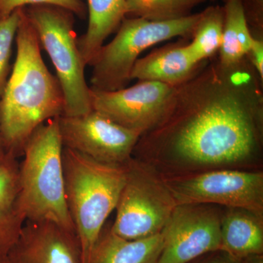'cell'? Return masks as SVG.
Instances as JSON below:
<instances>
[{
	"label": "cell",
	"mask_w": 263,
	"mask_h": 263,
	"mask_svg": "<svg viewBox=\"0 0 263 263\" xmlns=\"http://www.w3.org/2000/svg\"><path fill=\"white\" fill-rule=\"evenodd\" d=\"M263 80L247 57L224 65L218 58L175 88L164 117L136 148L185 163H238L262 140Z\"/></svg>",
	"instance_id": "obj_1"
},
{
	"label": "cell",
	"mask_w": 263,
	"mask_h": 263,
	"mask_svg": "<svg viewBox=\"0 0 263 263\" xmlns=\"http://www.w3.org/2000/svg\"><path fill=\"white\" fill-rule=\"evenodd\" d=\"M16 57L0 97L3 150L18 158L40 126L65 114V97L57 76L43 61L35 29L21 8L15 34Z\"/></svg>",
	"instance_id": "obj_2"
},
{
	"label": "cell",
	"mask_w": 263,
	"mask_h": 263,
	"mask_svg": "<svg viewBox=\"0 0 263 263\" xmlns=\"http://www.w3.org/2000/svg\"><path fill=\"white\" fill-rule=\"evenodd\" d=\"M62 160L66 202L82 262L88 263L105 221L117 208L126 165L103 163L64 147Z\"/></svg>",
	"instance_id": "obj_3"
},
{
	"label": "cell",
	"mask_w": 263,
	"mask_h": 263,
	"mask_svg": "<svg viewBox=\"0 0 263 263\" xmlns=\"http://www.w3.org/2000/svg\"><path fill=\"white\" fill-rule=\"evenodd\" d=\"M63 145L58 117L29 138L19 164V206L26 221H48L76 233L65 190Z\"/></svg>",
	"instance_id": "obj_4"
},
{
	"label": "cell",
	"mask_w": 263,
	"mask_h": 263,
	"mask_svg": "<svg viewBox=\"0 0 263 263\" xmlns=\"http://www.w3.org/2000/svg\"><path fill=\"white\" fill-rule=\"evenodd\" d=\"M200 13L166 22L124 17L115 37L99 49L89 66L92 67V89L113 91L127 87L131 72L142 52L172 38L191 39Z\"/></svg>",
	"instance_id": "obj_5"
},
{
	"label": "cell",
	"mask_w": 263,
	"mask_h": 263,
	"mask_svg": "<svg viewBox=\"0 0 263 263\" xmlns=\"http://www.w3.org/2000/svg\"><path fill=\"white\" fill-rule=\"evenodd\" d=\"M24 9L37 33L41 49L48 53L56 70L65 97L64 115L89 113L92 110L91 89L86 83V66L78 46L75 15L57 5H30Z\"/></svg>",
	"instance_id": "obj_6"
},
{
	"label": "cell",
	"mask_w": 263,
	"mask_h": 263,
	"mask_svg": "<svg viewBox=\"0 0 263 263\" xmlns=\"http://www.w3.org/2000/svg\"><path fill=\"white\" fill-rule=\"evenodd\" d=\"M126 165V181L119 197L112 233L129 240L159 234L175 207L165 183L130 159Z\"/></svg>",
	"instance_id": "obj_7"
},
{
	"label": "cell",
	"mask_w": 263,
	"mask_h": 263,
	"mask_svg": "<svg viewBox=\"0 0 263 263\" xmlns=\"http://www.w3.org/2000/svg\"><path fill=\"white\" fill-rule=\"evenodd\" d=\"M164 183L176 205L219 204L262 216V173L224 170Z\"/></svg>",
	"instance_id": "obj_8"
},
{
	"label": "cell",
	"mask_w": 263,
	"mask_h": 263,
	"mask_svg": "<svg viewBox=\"0 0 263 263\" xmlns=\"http://www.w3.org/2000/svg\"><path fill=\"white\" fill-rule=\"evenodd\" d=\"M58 124L64 148L105 164L127 163L141 138L95 110L83 115L61 116Z\"/></svg>",
	"instance_id": "obj_9"
},
{
	"label": "cell",
	"mask_w": 263,
	"mask_h": 263,
	"mask_svg": "<svg viewBox=\"0 0 263 263\" xmlns=\"http://www.w3.org/2000/svg\"><path fill=\"white\" fill-rule=\"evenodd\" d=\"M174 86L138 81L130 87L113 91L91 89V108L140 136L158 125L168 108Z\"/></svg>",
	"instance_id": "obj_10"
},
{
	"label": "cell",
	"mask_w": 263,
	"mask_h": 263,
	"mask_svg": "<svg viewBox=\"0 0 263 263\" xmlns=\"http://www.w3.org/2000/svg\"><path fill=\"white\" fill-rule=\"evenodd\" d=\"M157 263H190L221 249V216L205 204L176 205L162 232Z\"/></svg>",
	"instance_id": "obj_11"
},
{
	"label": "cell",
	"mask_w": 263,
	"mask_h": 263,
	"mask_svg": "<svg viewBox=\"0 0 263 263\" xmlns=\"http://www.w3.org/2000/svg\"><path fill=\"white\" fill-rule=\"evenodd\" d=\"M7 258L9 263H83L76 233L48 221H26Z\"/></svg>",
	"instance_id": "obj_12"
},
{
	"label": "cell",
	"mask_w": 263,
	"mask_h": 263,
	"mask_svg": "<svg viewBox=\"0 0 263 263\" xmlns=\"http://www.w3.org/2000/svg\"><path fill=\"white\" fill-rule=\"evenodd\" d=\"M187 40L181 38L138 59L132 70V80L155 81L174 87L186 82L208 62L194 60Z\"/></svg>",
	"instance_id": "obj_13"
},
{
	"label": "cell",
	"mask_w": 263,
	"mask_h": 263,
	"mask_svg": "<svg viewBox=\"0 0 263 263\" xmlns=\"http://www.w3.org/2000/svg\"><path fill=\"white\" fill-rule=\"evenodd\" d=\"M17 157L0 152V252H7L18 239L25 220L19 206Z\"/></svg>",
	"instance_id": "obj_14"
},
{
	"label": "cell",
	"mask_w": 263,
	"mask_h": 263,
	"mask_svg": "<svg viewBox=\"0 0 263 263\" xmlns=\"http://www.w3.org/2000/svg\"><path fill=\"white\" fill-rule=\"evenodd\" d=\"M163 249L162 233L129 240L103 228L88 263H157Z\"/></svg>",
	"instance_id": "obj_15"
},
{
	"label": "cell",
	"mask_w": 263,
	"mask_h": 263,
	"mask_svg": "<svg viewBox=\"0 0 263 263\" xmlns=\"http://www.w3.org/2000/svg\"><path fill=\"white\" fill-rule=\"evenodd\" d=\"M229 209L221 217L220 250L239 259L262 255L263 229L258 216L243 209Z\"/></svg>",
	"instance_id": "obj_16"
},
{
	"label": "cell",
	"mask_w": 263,
	"mask_h": 263,
	"mask_svg": "<svg viewBox=\"0 0 263 263\" xmlns=\"http://www.w3.org/2000/svg\"><path fill=\"white\" fill-rule=\"evenodd\" d=\"M87 29L78 37L79 51L86 66H89L105 40L117 32L125 17L124 0H86Z\"/></svg>",
	"instance_id": "obj_17"
},
{
	"label": "cell",
	"mask_w": 263,
	"mask_h": 263,
	"mask_svg": "<svg viewBox=\"0 0 263 263\" xmlns=\"http://www.w3.org/2000/svg\"><path fill=\"white\" fill-rule=\"evenodd\" d=\"M223 2L224 26L218 60L224 65H231L245 58L252 46L253 37L240 0Z\"/></svg>",
	"instance_id": "obj_18"
},
{
	"label": "cell",
	"mask_w": 263,
	"mask_h": 263,
	"mask_svg": "<svg viewBox=\"0 0 263 263\" xmlns=\"http://www.w3.org/2000/svg\"><path fill=\"white\" fill-rule=\"evenodd\" d=\"M224 13L223 6L213 5L200 12L192 41L188 47L194 60L198 63L206 62L219 51L222 40Z\"/></svg>",
	"instance_id": "obj_19"
},
{
	"label": "cell",
	"mask_w": 263,
	"mask_h": 263,
	"mask_svg": "<svg viewBox=\"0 0 263 263\" xmlns=\"http://www.w3.org/2000/svg\"><path fill=\"white\" fill-rule=\"evenodd\" d=\"M125 17L152 22H166L184 18L194 8L206 0H124Z\"/></svg>",
	"instance_id": "obj_20"
},
{
	"label": "cell",
	"mask_w": 263,
	"mask_h": 263,
	"mask_svg": "<svg viewBox=\"0 0 263 263\" xmlns=\"http://www.w3.org/2000/svg\"><path fill=\"white\" fill-rule=\"evenodd\" d=\"M20 9L15 10L8 17L0 18V97L10 76V57L20 18Z\"/></svg>",
	"instance_id": "obj_21"
},
{
	"label": "cell",
	"mask_w": 263,
	"mask_h": 263,
	"mask_svg": "<svg viewBox=\"0 0 263 263\" xmlns=\"http://www.w3.org/2000/svg\"><path fill=\"white\" fill-rule=\"evenodd\" d=\"M35 5H57L81 19L88 16L87 6L83 0H0V18L8 17L18 8Z\"/></svg>",
	"instance_id": "obj_22"
},
{
	"label": "cell",
	"mask_w": 263,
	"mask_h": 263,
	"mask_svg": "<svg viewBox=\"0 0 263 263\" xmlns=\"http://www.w3.org/2000/svg\"><path fill=\"white\" fill-rule=\"evenodd\" d=\"M252 37L263 39V0H240Z\"/></svg>",
	"instance_id": "obj_23"
},
{
	"label": "cell",
	"mask_w": 263,
	"mask_h": 263,
	"mask_svg": "<svg viewBox=\"0 0 263 263\" xmlns=\"http://www.w3.org/2000/svg\"><path fill=\"white\" fill-rule=\"evenodd\" d=\"M246 57L263 80V39L253 37Z\"/></svg>",
	"instance_id": "obj_24"
},
{
	"label": "cell",
	"mask_w": 263,
	"mask_h": 263,
	"mask_svg": "<svg viewBox=\"0 0 263 263\" xmlns=\"http://www.w3.org/2000/svg\"><path fill=\"white\" fill-rule=\"evenodd\" d=\"M193 263H248V258H236L223 251L219 250L205 254L199 257L197 262Z\"/></svg>",
	"instance_id": "obj_25"
},
{
	"label": "cell",
	"mask_w": 263,
	"mask_h": 263,
	"mask_svg": "<svg viewBox=\"0 0 263 263\" xmlns=\"http://www.w3.org/2000/svg\"><path fill=\"white\" fill-rule=\"evenodd\" d=\"M248 263H263V256L257 255L249 257Z\"/></svg>",
	"instance_id": "obj_26"
},
{
	"label": "cell",
	"mask_w": 263,
	"mask_h": 263,
	"mask_svg": "<svg viewBox=\"0 0 263 263\" xmlns=\"http://www.w3.org/2000/svg\"><path fill=\"white\" fill-rule=\"evenodd\" d=\"M0 263H9L8 258H7V253L0 252Z\"/></svg>",
	"instance_id": "obj_27"
},
{
	"label": "cell",
	"mask_w": 263,
	"mask_h": 263,
	"mask_svg": "<svg viewBox=\"0 0 263 263\" xmlns=\"http://www.w3.org/2000/svg\"><path fill=\"white\" fill-rule=\"evenodd\" d=\"M3 143H2V139H1V136H0V152H3Z\"/></svg>",
	"instance_id": "obj_28"
},
{
	"label": "cell",
	"mask_w": 263,
	"mask_h": 263,
	"mask_svg": "<svg viewBox=\"0 0 263 263\" xmlns=\"http://www.w3.org/2000/svg\"><path fill=\"white\" fill-rule=\"evenodd\" d=\"M212 1H215V0H212Z\"/></svg>",
	"instance_id": "obj_29"
}]
</instances>
